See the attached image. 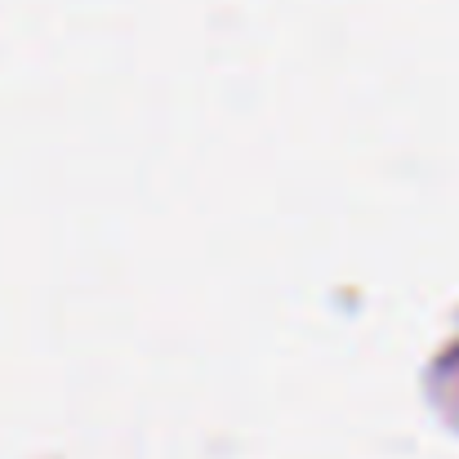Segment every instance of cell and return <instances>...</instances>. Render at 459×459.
<instances>
[]
</instances>
